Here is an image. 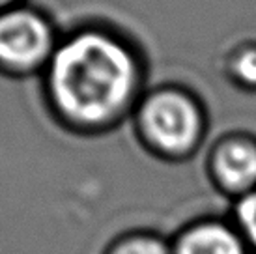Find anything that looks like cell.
Instances as JSON below:
<instances>
[{
  "label": "cell",
  "instance_id": "obj_5",
  "mask_svg": "<svg viewBox=\"0 0 256 254\" xmlns=\"http://www.w3.org/2000/svg\"><path fill=\"white\" fill-rule=\"evenodd\" d=\"M172 254H247V248L240 234L212 220L187 228L172 247Z\"/></svg>",
  "mask_w": 256,
  "mask_h": 254
},
{
  "label": "cell",
  "instance_id": "obj_9",
  "mask_svg": "<svg viewBox=\"0 0 256 254\" xmlns=\"http://www.w3.org/2000/svg\"><path fill=\"white\" fill-rule=\"evenodd\" d=\"M12 0H0V6H6V4H10Z\"/></svg>",
  "mask_w": 256,
  "mask_h": 254
},
{
  "label": "cell",
  "instance_id": "obj_2",
  "mask_svg": "<svg viewBox=\"0 0 256 254\" xmlns=\"http://www.w3.org/2000/svg\"><path fill=\"white\" fill-rule=\"evenodd\" d=\"M138 127L150 148L164 156H184L198 144L202 114L187 96L166 90L140 106Z\"/></svg>",
  "mask_w": 256,
  "mask_h": 254
},
{
  "label": "cell",
  "instance_id": "obj_7",
  "mask_svg": "<svg viewBox=\"0 0 256 254\" xmlns=\"http://www.w3.org/2000/svg\"><path fill=\"white\" fill-rule=\"evenodd\" d=\"M238 224L250 247L256 250V189L243 194L236 208Z\"/></svg>",
  "mask_w": 256,
  "mask_h": 254
},
{
  "label": "cell",
  "instance_id": "obj_1",
  "mask_svg": "<svg viewBox=\"0 0 256 254\" xmlns=\"http://www.w3.org/2000/svg\"><path fill=\"white\" fill-rule=\"evenodd\" d=\"M47 80L60 118L94 131L126 112L136 92L138 68L128 45L114 36L84 30L54 49Z\"/></svg>",
  "mask_w": 256,
  "mask_h": 254
},
{
  "label": "cell",
  "instance_id": "obj_4",
  "mask_svg": "<svg viewBox=\"0 0 256 254\" xmlns=\"http://www.w3.org/2000/svg\"><path fill=\"white\" fill-rule=\"evenodd\" d=\"M214 172L230 192L247 194L256 189V146L247 140H228L214 156Z\"/></svg>",
  "mask_w": 256,
  "mask_h": 254
},
{
  "label": "cell",
  "instance_id": "obj_8",
  "mask_svg": "<svg viewBox=\"0 0 256 254\" xmlns=\"http://www.w3.org/2000/svg\"><path fill=\"white\" fill-rule=\"evenodd\" d=\"M236 75L249 86H256V49L245 50L236 60Z\"/></svg>",
  "mask_w": 256,
  "mask_h": 254
},
{
  "label": "cell",
  "instance_id": "obj_6",
  "mask_svg": "<svg viewBox=\"0 0 256 254\" xmlns=\"http://www.w3.org/2000/svg\"><path fill=\"white\" fill-rule=\"evenodd\" d=\"M101 254H172V247L156 234L126 232L108 241Z\"/></svg>",
  "mask_w": 256,
  "mask_h": 254
},
{
  "label": "cell",
  "instance_id": "obj_3",
  "mask_svg": "<svg viewBox=\"0 0 256 254\" xmlns=\"http://www.w3.org/2000/svg\"><path fill=\"white\" fill-rule=\"evenodd\" d=\"M54 38L38 12L15 8L0 14V64L8 70L28 71L49 64Z\"/></svg>",
  "mask_w": 256,
  "mask_h": 254
}]
</instances>
